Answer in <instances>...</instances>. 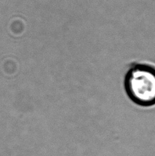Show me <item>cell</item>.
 Returning <instances> with one entry per match:
<instances>
[{
  "mask_svg": "<svg viewBox=\"0 0 155 156\" xmlns=\"http://www.w3.org/2000/svg\"><path fill=\"white\" fill-rule=\"evenodd\" d=\"M124 90L136 105L151 107L155 105V67L148 64L136 63L126 72Z\"/></svg>",
  "mask_w": 155,
  "mask_h": 156,
  "instance_id": "6da1fadb",
  "label": "cell"
}]
</instances>
